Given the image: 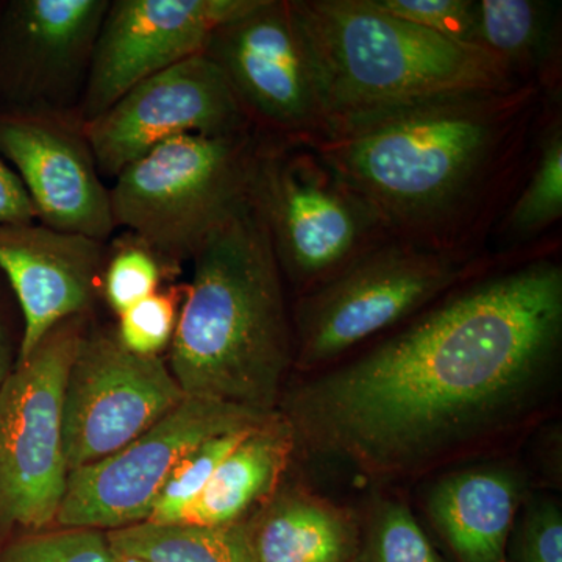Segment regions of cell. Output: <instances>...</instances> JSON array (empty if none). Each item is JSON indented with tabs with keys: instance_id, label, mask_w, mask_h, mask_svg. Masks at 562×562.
Here are the masks:
<instances>
[{
	"instance_id": "7",
	"label": "cell",
	"mask_w": 562,
	"mask_h": 562,
	"mask_svg": "<svg viewBox=\"0 0 562 562\" xmlns=\"http://www.w3.org/2000/svg\"><path fill=\"white\" fill-rule=\"evenodd\" d=\"M250 198L295 297L390 238L306 139L262 138Z\"/></svg>"
},
{
	"instance_id": "20",
	"label": "cell",
	"mask_w": 562,
	"mask_h": 562,
	"mask_svg": "<svg viewBox=\"0 0 562 562\" xmlns=\"http://www.w3.org/2000/svg\"><path fill=\"white\" fill-rule=\"evenodd\" d=\"M246 528L257 562H350L357 549L349 513L305 491L272 495Z\"/></svg>"
},
{
	"instance_id": "25",
	"label": "cell",
	"mask_w": 562,
	"mask_h": 562,
	"mask_svg": "<svg viewBox=\"0 0 562 562\" xmlns=\"http://www.w3.org/2000/svg\"><path fill=\"white\" fill-rule=\"evenodd\" d=\"M364 562H443L402 502L380 501L366 531Z\"/></svg>"
},
{
	"instance_id": "26",
	"label": "cell",
	"mask_w": 562,
	"mask_h": 562,
	"mask_svg": "<svg viewBox=\"0 0 562 562\" xmlns=\"http://www.w3.org/2000/svg\"><path fill=\"white\" fill-rule=\"evenodd\" d=\"M183 290L155 292L120 314L116 338L121 346L139 357H158L171 347L179 324V297Z\"/></svg>"
},
{
	"instance_id": "16",
	"label": "cell",
	"mask_w": 562,
	"mask_h": 562,
	"mask_svg": "<svg viewBox=\"0 0 562 562\" xmlns=\"http://www.w3.org/2000/svg\"><path fill=\"white\" fill-rule=\"evenodd\" d=\"M106 244L36 222L0 225V271L22 317L18 362L63 321L88 312L102 279Z\"/></svg>"
},
{
	"instance_id": "22",
	"label": "cell",
	"mask_w": 562,
	"mask_h": 562,
	"mask_svg": "<svg viewBox=\"0 0 562 562\" xmlns=\"http://www.w3.org/2000/svg\"><path fill=\"white\" fill-rule=\"evenodd\" d=\"M114 552L155 562H257L246 522L224 527L143 522L106 532Z\"/></svg>"
},
{
	"instance_id": "17",
	"label": "cell",
	"mask_w": 562,
	"mask_h": 562,
	"mask_svg": "<svg viewBox=\"0 0 562 562\" xmlns=\"http://www.w3.org/2000/svg\"><path fill=\"white\" fill-rule=\"evenodd\" d=\"M520 498L522 482L516 472L480 465L439 479L427 495V512L458 561L508 562Z\"/></svg>"
},
{
	"instance_id": "19",
	"label": "cell",
	"mask_w": 562,
	"mask_h": 562,
	"mask_svg": "<svg viewBox=\"0 0 562 562\" xmlns=\"http://www.w3.org/2000/svg\"><path fill=\"white\" fill-rule=\"evenodd\" d=\"M561 3L475 0L473 46L501 63L519 83L561 92Z\"/></svg>"
},
{
	"instance_id": "5",
	"label": "cell",
	"mask_w": 562,
	"mask_h": 562,
	"mask_svg": "<svg viewBox=\"0 0 562 562\" xmlns=\"http://www.w3.org/2000/svg\"><path fill=\"white\" fill-rule=\"evenodd\" d=\"M535 254H446L386 238L291 308L294 369L324 371L376 341L468 281Z\"/></svg>"
},
{
	"instance_id": "9",
	"label": "cell",
	"mask_w": 562,
	"mask_h": 562,
	"mask_svg": "<svg viewBox=\"0 0 562 562\" xmlns=\"http://www.w3.org/2000/svg\"><path fill=\"white\" fill-rule=\"evenodd\" d=\"M262 138L313 139L327 128L312 55L290 0H251L202 52Z\"/></svg>"
},
{
	"instance_id": "8",
	"label": "cell",
	"mask_w": 562,
	"mask_h": 562,
	"mask_svg": "<svg viewBox=\"0 0 562 562\" xmlns=\"http://www.w3.org/2000/svg\"><path fill=\"white\" fill-rule=\"evenodd\" d=\"M83 316L63 321L0 384V524L41 528L57 519L68 464L63 398L87 335Z\"/></svg>"
},
{
	"instance_id": "28",
	"label": "cell",
	"mask_w": 562,
	"mask_h": 562,
	"mask_svg": "<svg viewBox=\"0 0 562 562\" xmlns=\"http://www.w3.org/2000/svg\"><path fill=\"white\" fill-rule=\"evenodd\" d=\"M372 3L398 20L473 46L475 0H372Z\"/></svg>"
},
{
	"instance_id": "15",
	"label": "cell",
	"mask_w": 562,
	"mask_h": 562,
	"mask_svg": "<svg viewBox=\"0 0 562 562\" xmlns=\"http://www.w3.org/2000/svg\"><path fill=\"white\" fill-rule=\"evenodd\" d=\"M0 155L31 195L40 224L109 243L116 233L79 114H0Z\"/></svg>"
},
{
	"instance_id": "2",
	"label": "cell",
	"mask_w": 562,
	"mask_h": 562,
	"mask_svg": "<svg viewBox=\"0 0 562 562\" xmlns=\"http://www.w3.org/2000/svg\"><path fill=\"white\" fill-rule=\"evenodd\" d=\"M550 95L535 83L454 92L306 140L391 238L480 254L527 176Z\"/></svg>"
},
{
	"instance_id": "14",
	"label": "cell",
	"mask_w": 562,
	"mask_h": 562,
	"mask_svg": "<svg viewBox=\"0 0 562 562\" xmlns=\"http://www.w3.org/2000/svg\"><path fill=\"white\" fill-rule=\"evenodd\" d=\"M250 3L110 0L92 52L81 121L94 120L140 81L202 54L211 33Z\"/></svg>"
},
{
	"instance_id": "11",
	"label": "cell",
	"mask_w": 562,
	"mask_h": 562,
	"mask_svg": "<svg viewBox=\"0 0 562 562\" xmlns=\"http://www.w3.org/2000/svg\"><path fill=\"white\" fill-rule=\"evenodd\" d=\"M184 397L160 357L132 353L114 331H87L70 364L63 398L68 471L124 449Z\"/></svg>"
},
{
	"instance_id": "4",
	"label": "cell",
	"mask_w": 562,
	"mask_h": 562,
	"mask_svg": "<svg viewBox=\"0 0 562 562\" xmlns=\"http://www.w3.org/2000/svg\"><path fill=\"white\" fill-rule=\"evenodd\" d=\"M328 125L465 91L520 85L475 46L376 9L372 0H290Z\"/></svg>"
},
{
	"instance_id": "12",
	"label": "cell",
	"mask_w": 562,
	"mask_h": 562,
	"mask_svg": "<svg viewBox=\"0 0 562 562\" xmlns=\"http://www.w3.org/2000/svg\"><path fill=\"white\" fill-rule=\"evenodd\" d=\"M109 3L0 0V114H79Z\"/></svg>"
},
{
	"instance_id": "29",
	"label": "cell",
	"mask_w": 562,
	"mask_h": 562,
	"mask_svg": "<svg viewBox=\"0 0 562 562\" xmlns=\"http://www.w3.org/2000/svg\"><path fill=\"white\" fill-rule=\"evenodd\" d=\"M520 562H562V516L553 502H538L527 509Z\"/></svg>"
},
{
	"instance_id": "3",
	"label": "cell",
	"mask_w": 562,
	"mask_h": 562,
	"mask_svg": "<svg viewBox=\"0 0 562 562\" xmlns=\"http://www.w3.org/2000/svg\"><path fill=\"white\" fill-rule=\"evenodd\" d=\"M251 192V191H250ZM194 276L171 344V371L187 397L279 413L294 369L286 281L254 201L222 222L192 258Z\"/></svg>"
},
{
	"instance_id": "30",
	"label": "cell",
	"mask_w": 562,
	"mask_h": 562,
	"mask_svg": "<svg viewBox=\"0 0 562 562\" xmlns=\"http://www.w3.org/2000/svg\"><path fill=\"white\" fill-rule=\"evenodd\" d=\"M38 221L35 205L24 184L0 155V225L33 224Z\"/></svg>"
},
{
	"instance_id": "6",
	"label": "cell",
	"mask_w": 562,
	"mask_h": 562,
	"mask_svg": "<svg viewBox=\"0 0 562 562\" xmlns=\"http://www.w3.org/2000/svg\"><path fill=\"white\" fill-rule=\"evenodd\" d=\"M261 143L254 128L165 140L114 179V227L135 233L180 268L249 201Z\"/></svg>"
},
{
	"instance_id": "23",
	"label": "cell",
	"mask_w": 562,
	"mask_h": 562,
	"mask_svg": "<svg viewBox=\"0 0 562 562\" xmlns=\"http://www.w3.org/2000/svg\"><path fill=\"white\" fill-rule=\"evenodd\" d=\"M177 269L179 266L166 261L135 233L122 232L106 244L101 279L105 301L120 316L158 292L165 273Z\"/></svg>"
},
{
	"instance_id": "31",
	"label": "cell",
	"mask_w": 562,
	"mask_h": 562,
	"mask_svg": "<svg viewBox=\"0 0 562 562\" xmlns=\"http://www.w3.org/2000/svg\"><path fill=\"white\" fill-rule=\"evenodd\" d=\"M10 336L7 330L5 322L0 317V384L7 379L10 373Z\"/></svg>"
},
{
	"instance_id": "32",
	"label": "cell",
	"mask_w": 562,
	"mask_h": 562,
	"mask_svg": "<svg viewBox=\"0 0 562 562\" xmlns=\"http://www.w3.org/2000/svg\"><path fill=\"white\" fill-rule=\"evenodd\" d=\"M116 562H155L146 558L132 557V554L116 553Z\"/></svg>"
},
{
	"instance_id": "21",
	"label": "cell",
	"mask_w": 562,
	"mask_h": 562,
	"mask_svg": "<svg viewBox=\"0 0 562 562\" xmlns=\"http://www.w3.org/2000/svg\"><path fill=\"white\" fill-rule=\"evenodd\" d=\"M562 217V103L553 94L547 103L530 168L512 203L495 225L492 238L497 239L501 255H522L547 249L558 243L535 249Z\"/></svg>"
},
{
	"instance_id": "18",
	"label": "cell",
	"mask_w": 562,
	"mask_h": 562,
	"mask_svg": "<svg viewBox=\"0 0 562 562\" xmlns=\"http://www.w3.org/2000/svg\"><path fill=\"white\" fill-rule=\"evenodd\" d=\"M295 447L291 425L280 413L272 414L221 462L179 524L224 527L244 522L254 506L276 494Z\"/></svg>"
},
{
	"instance_id": "10",
	"label": "cell",
	"mask_w": 562,
	"mask_h": 562,
	"mask_svg": "<svg viewBox=\"0 0 562 562\" xmlns=\"http://www.w3.org/2000/svg\"><path fill=\"white\" fill-rule=\"evenodd\" d=\"M271 416L184 397L124 449L69 472L55 520L65 528L98 531L147 522L158 492L184 454L206 439L255 427Z\"/></svg>"
},
{
	"instance_id": "27",
	"label": "cell",
	"mask_w": 562,
	"mask_h": 562,
	"mask_svg": "<svg viewBox=\"0 0 562 562\" xmlns=\"http://www.w3.org/2000/svg\"><path fill=\"white\" fill-rule=\"evenodd\" d=\"M0 562H116V552L101 531L66 528L11 543Z\"/></svg>"
},
{
	"instance_id": "24",
	"label": "cell",
	"mask_w": 562,
	"mask_h": 562,
	"mask_svg": "<svg viewBox=\"0 0 562 562\" xmlns=\"http://www.w3.org/2000/svg\"><path fill=\"white\" fill-rule=\"evenodd\" d=\"M251 428L214 436L184 454L158 492L147 522L179 524L184 512L205 490L221 462L246 438Z\"/></svg>"
},
{
	"instance_id": "1",
	"label": "cell",
	"mask_w": 562,
	"mask_h": 562,
	"mask_svg": "<svg viewBox=\"0 0 562 562\" xmlns=\"http://www.w3.org/2000/svg\"><path fill=\"white\" fill-rule=\"evenodd\" d=\"M562 353L557 249L468 281L372 346L312 373L280 413L295 446L366 479L424 475L542 412Z\"/></svg>"
},
{
	"instance_id": "13",
	"label": "cell",
	"mask_w": 562,
	"mask_h": 562,
	"mask_svg": "<svg viewBox=\"0 0 562 562\" xmlns=\"http://www.w3.org/2000/svg\"><path fill=\"white\" fill-rule=\"evenodd\" d=\"M250 128L221 70L203 54L140 81L85 122L99 172L113 180L165 140Z\"/></svg>"
}]
</instances>
